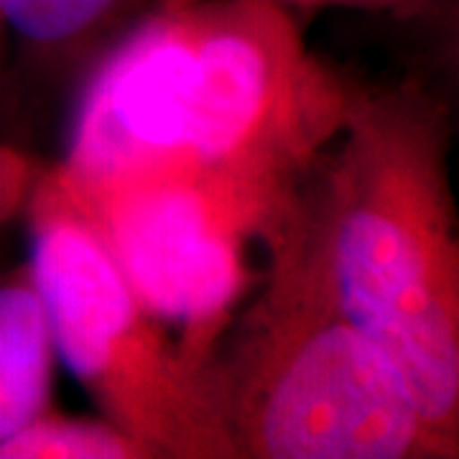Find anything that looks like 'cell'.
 Masks as SVG:
<instances>
[{"mask_svg":"<svg viewBox=\"0 0 459 459\" xmlns=\"http://www.w3.org/2000/svg\"><path fill=\"white\" fill-rule=\"evenodd\" d=\"M281 199L347 316L459 444V238L446 108L427 84L347 80L334 135Z\"/></svg>","mask_w":459,"mask_h":459,"instance_id":"6da1fadb","label":"cell"},{"mask_svg":"<svg viewBox=\"0 0 459 459\" xmlns=\"http://www.w3.org/2000/svg\"><path fill=\"white\" fill-rule=\"evenodd\" d=\"M268 271L204 377L232 459H457L391 358L342 309L289 204L261 220Z\"/></svg>","mask_w":459,"mask_h":459,"instance_id":"7a4b0ae2","label":"cell"},{"mask_svg":"<svg viewBox=\"0 0 459 459\" xmlns=\"http://www.w3.org/2000/svg\"><path fill=\"white\" fill-rule=\"evenodd\" d=\"M174 13L179 133L166 184L186 177L202 204L258 228L337 131L347 77L314 59L276 3L197 0Z\"/></svg>","mask_w":459,"mask_h":459,"instance_id":"3957f363","label":"cell"},{"mask_svg":"<svg viewBox=\"0 0 459 459\" xmlns=\"http://www.w3.org/2000/svg\"><path fill=\"white\" fill-rule=\"evenodd\" d=\"M29 210V265L56 355L102 416L153 459H232L204 358L171 342L102 235L44 177Z\"/></svg>","mask_w":459,"mask_h":459,"instance_id":"277c9868","label":"cell"},{"mask_svg":"<svg viewBox=\"0 0 459 459\" xmlns=\"http://www.w3.org/2000/svg\"><path fill=\"white\" fill-rule=\"evenodd\" d=\"M151 11V0H0L18 44V69L36 100L90 82L108 54Z\"/></svg>","mask_w":459,"mask_h":459,"instance_id":"5b68a950","label":"cell"},{"mask_svg":"<svg viewBox=\"0 0 459 459\" xmlns=\"http://www.w3.org/2000/svg\"><path fill=\"white\" fill-rule=\"evenodd\" d=\"M54 360L31 265L0 268V444L51 409Z\"/></svg>","mask_w":459,"mask_h":459,"instance_id":"8992f818","label":"cell"},{"mask_svg":"<svg viewBox=\"0 0 459 459\" xmlns=\"http://www.w3.org/2000/svg\"><path fill=\"white\" fill-rule=\"evenodd\" d=\"M0 459H153L128 431L102 419L39 413L0 444Z\"/></svg>","mask_w":459,"mask_h":459,"instance_id":"52a82bcc","label":"cell"},{"mask_svg":"<svg viewBox=\"0 0 459 459\" xmlns=\"http://www.w3.org/2000/svg\"><path fill=\"white\" fill-rule=\"evenodd\" d=\"M44 166L26 151L0 143V232L29 210Z\"/></svg>","mask_w":459,"mask_h":459,"instance_id":"ba28073f","label":"cell"},{"mask_svg":"<svg viewBox=\"0 0 459 459\" xmlns=\"http://www.w3.org/2000/svg\"><path fill=\"white\" fill-rule=\"evenodd\" d=\"M197 0H151L156 11H174ZM276 3L286 11H316V8H360V11H383L394 16H419L424 13L431 0H265Z\"/></svg>","mask_w":459,"mask_h":459,"instance_id":"9c48e42d","label":"cell"},{"mask_svg":"<svg viewBox=\"0 0 459 459\" xmlns=\"http://www.w3.org/2000/svg\"><path fill=\"white\" fill-rule=\"evenodd\" d=\"M0 26H3V18H0Z\"/></svg>","mask_w":459,"mask_h":459,"instance_id":"30bf717a","label":"cell"}]
</instances>
